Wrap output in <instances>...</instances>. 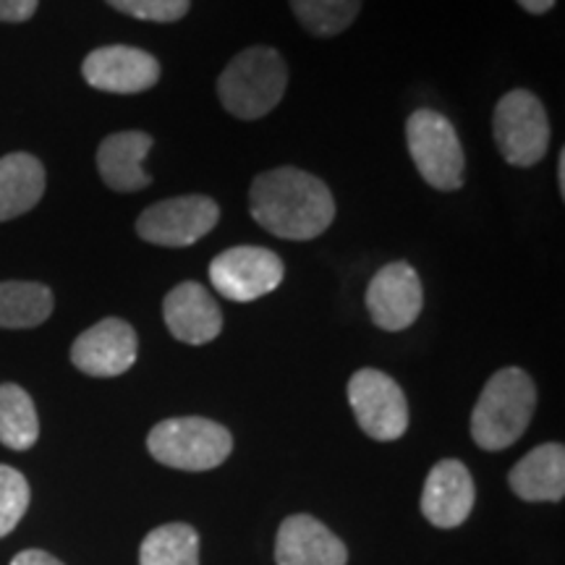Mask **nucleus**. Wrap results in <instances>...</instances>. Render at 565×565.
<instances>
[{
	"label": "nucleus",
	"mask_w": 565,
	"mask_h": 565,
	"mask_svg": "<svg viewBox=\"0 0 565 565\" xmlns=\"http://www.w3.org/2000/svg\"><path fill=\"white\" fill-rule=\"evenodd\" d=\"M252 217L267 233L286 242L322 236L335 217L330 189L299 168H275L257 175L249 192Z\"/></svg>",
	"instance_id": "f257e3e1"
},
{
	"label": "nucleus",
	"mask_w": 565,
	"mask_h": 565,
	"mask_svg": "<svg viewBox=\"0 0 565 565\" xmlns=\"http://www.w3.org/2000/svg\"><path fill=\"white\" fill-rule=\"evenodd\" d=\"M536 408V387L519 366H505L487 380L471 414V437L482 450H505L526 433Z\"/></svg>",
	"instance_id": "f03ea898"
},
{
	"label": "nucleus",
	"mask_w": 565,
	"mask_h": 565,
	"mask_svg": "<svg viewBox=\"0 0 565 565\" xmlns=\"http://www.w3.org/2000/svg\"><path fill=\"white\" fill-rule=\"evenodd\" d=\"M288 84L286 61L273 47H249L238 53L217 79L223 108L242 121H257L282 100Z\"/></svg>",
	"instance_id": "7ed1b4c3"
},
{
	"label": "nucleus",
	"mask_w": 565,
	"mask_h": 565,
	"mask_svg": "<svg viewBox=\"0 0 565 565\" xmlns=\"http://www.w3.org/2000/svg\"><path fill=\"white\" fill-rule=\"evenodd\" d=\"M147 448L162 466L181 471H210L225 463L233 450V437L223 424L202 416H175L154 424Z\"/></svg>",
	"instance_id": "20e7f679"
},
{
	"label": "nucleus",
	"mask_w": 565,
	"mask_h": 565,
	"mask_svg": "<svg viewBox=\"0 0 565 565\" xmlns=\"http://www.w3.org/2000/svg\"><path fill=\"white\" fill-rule=\"evenodd\" d=\"M406 145L416 171L437 192L463 186L466 154L454 124L437 110H416L406 121Z\"/></svg>",
	"instance_id": "39448f33"
},
{
	"label": "nucleus",
	"mask_w": 565,
	"mask_h": 565,
	"mask_svg": "<svg viewBox=\"0 0 565 565\" xmlns=\"http://www.w3.org/2000/svg\"><path fill=\"white\" fill-rule=\"evenodd\" d=\"M492 131L508 166L532 168L547 154V110L532 92L513 89L505 97H500L498 108H494Z\"/></svg>",
	"instance_id": "423d86ee"
},
{
	"label": "nucleus",
	"mask_w": 565,
	"mask_h": 565,
	"mask_svg": "<svg viewBox=\"0 0 565 565\" xmlns=\"http://www.w3.org/2000/svg\"><path fill=\"white\" fill-rule=\"evenodd\" d=\"M349 404L372 440L393 443L408 429V404L401 385L380 370H359L349 383Z\"/></svg>",
	"instance_id": "0eeeda50"
},
{
	"label": "nucleus",
	"mask_w": 565,
	"mask_h": 565,
	"mask_svg": "<svg viewBox=\"0 0 565 565\" xmlns=\"http://www.w3.org/2000/svg\"><path fill=\"white\" fill-rule=\"evenodd\" d=\"M286 278V265L278 254L263 246H233L212 259L210 280L228 301H257L273 294Z\"/></svg>",
	"instance_id": "6e6552de"
},
{
	"label": "nucleus",
	"mask_w": 565,
	"mask_h": 565,
	"mask_svg": "<svg viewBox=\"0 0 565 565\" xmlns=\"http://www.w3.org/2000/svg\"><path fill=\"white\" fill-rule=\"evenodd\" d=\"M217 221H221V207L210 196H173V200H162L141 212L137 233L150 244L181 249V246H192L207 236Z\"/></svg>",
	"instance_id": "1a4fd4ad"
},
{
	"label": "nucleus",
	"mask_w": 565,
	"mask_h": 565,
	"mask_svg": "<svg viewBox=\"0 0 565 565\" xmlns=\"http://www.w3.org/2000/svg\"><path fill=\"white\" fill-rule=\"evenodd\" d=\"M424 307L419 273L408 263H391L374 275L366 288V312L380 330L398 333L412 328Z\"/></svg>",
	"instance_id": "9d476101"
},
{
	"label": "nucleus",
	"mask_w": 565,
	"mask_h": 565,
	"mask_svg": "<svg viewBox=\"0 0 565 565\" xmlns=\"http://www.w3.org/2000/svg\"><path fill=\"white\" fill-rule=\"evenodd\" d=\"M139 341L126 320L108 317L92 324L71 345V362L89 377H118L137 362Z\"/></svg>",
	"instance_id": "9b49d317"
},
{
	"label": "nucleus",
	"mask_w": 565,
	"mask_h": 565,
	"mask_svg": "<svg viewBox=\"0 0 565 565\" xmlns=\"http://www.w3.org/2000/svg\"><path fill=\"white\" fill-rule=\"evenodd\" d=\"M89 87L110 95H137L152 89L160 79V63L154 55L129 45H108L92 51L82 66Z\"/></svg>",
	"instance_id": "f8f14e48"
},
{
	"label": "nucleus",
	"mask_w": 565,
	"mask_h": 565,
	"mask_svg": "<svg viewBox=\"0 0 565 565\" xmlns=\"http://www.w3.org/2000/svg\"><path fill=\"white\" fill-rule=\"evenodd\" d=\"M475 479L456 458H445L429 471L422 490V513L437 529H456L475 511Z\"/></svg>",
	"instance_id": "ddd939ff"
},
{
	"label": "nucleus",
	"mask_w": 565,
	"mask_h": 565,
	"mask_svg": "<svg viewBox=\"0 0 565 565\" xmlns=\"http://www.w3.org/2000/svg\"><path fill=\"white\" fill-rule=\"evenodd\" d=\"M162 317H166L168 330L175 341L189 345H204L215 341L223 330V312L217 301L212 299L207 288L200 282H181L162 303Z\"/></svg>",
	"instance_id": "4468645a"
},
{
	"label": "nucleus",
	"mask_w": 565,
	"mask_h": 565,
	"mask_svg": "<svg viewBox=\"0 0 565 565\" xmlns=\"http://www.w3.org/2000/svg\"><path fill=\"white\" fill-rule=\"evenodd\" d=\"M278 565H345L349 550L315 515H288L275 542Z\"/></svg>",
	"instance_id": "2eb2a0df"
},
{
	"label": "nucleus",
	"mask_w": 565,
	"mask_h": 565,
	"mask_svg": "<svg viewBox=\"0 0 565 565\" xmlns=\"http://www.w3.org/2000/svg\"><path fill=\"white\" fill-rule=\"evenodd\" d=\"M154 139L145 131H121L103 139L97 150V168L113 192H139L152 183L150 173L141 168Z\"/></svg>",
	"instance_id": "dca6fc26"
},
{
	"label": "nucleus",
	"mask_w": 565,
	"mask_h": 565,
	"mask_svg": "<svg viewBox=\"0 0 565 565\" xmlns=\"http://www.w3.org/2000/svg\"><path fill=\"white\" fill-rule=\"evenodd\" d=\"M508 484L529 503H557L565 494V448L547 443L526 454L508 475Z\"/></svg>",
	"instance_id": "f3484780"
},
{
	"label": "nucleus",
	"mask_w": 565,
	"mask_h": 565,
	"mask_svg": "<svg viewBox=\"0 0 565 565\" xmlns=\"http://www.w3.org/2000/svg\"><path fill=\"white\" fill-rule=\"evenodd\" d=\"M45 194V168L34 154L13 152L0 158V223L24 215Z\"/></svg>",
	"instance_id": "a211bd4d"
},
{
	"label": "nucleus",
	"mask_w": 565,
	"mask_h": 565,
	"mask_svg": "<svg viewBox=\"0 0 565 565\" xmlns=\"http://www.w3.org/2000/svg\"><path fill=\"white\" fill-rule=\"evenodd\" d=\"M53 315V294L42 282L6 280L0 282V328H38Z\"/></svg>",
	"instance_id": "6ab92c4d"
},
{
	"label": "nucleus",
	"mask_w": 565,
	"mask_h": 565,
	"mask_svg": "<svg viewBox=\"0 0 565 565\" xmlns=\"http://www.w3.org/2000/svg\"><path fill=\"white\" fill-rule=\"evenodd\" d=\"M40 437V419L24 387L0 385V443L11 450H30Z\"/></svg>",
	"instance_id": "aec40b11"
},
{
	"label": "nucleus",
	"mask_w": 565,
	"mask_h": 565,
	"mask_svg": "<svg viewBox=\"0 0 565 565\" xmlns=\"http://www.w3.org/2000/svg\"><path fill=\"white\" fill-rule=\"evenodd\" d=\"M139 565H200V534L189 524H166L145 536Z\"/></svg>",
	"instance_id": "412c9836"
},
{
	"label": "nucleus",
	"mask_w": 565,
	"mask_h": 565,
	"mask_svg": "<svg viewBox=\"0 0 565 565\" xmlns=\"http://www.w3.org/2000/svg\"><path fill=\"white\" fill-rule=\"evenodd\" d=\"M299 24L315 38H335L349 30L362 11V0H291Z\"/></svg>",
	"instance_id": "4be33fe9"
},
{
	"label": "nucleus",
	"mask_w": 565,
	"mask_h": 565,
	"mask_svg": "<svg viewBox=\"0 0 565 565\" xmlns=\"http://www.w3.org/2000/svg\"><path fill=\"white\" fill-rule=\"evenodd\" d=\"M30 482L11 466L0 463V536L11 534L30 508Z\"/></svg>",
	"instance_id": "5701e85b"
},
{
	"label": "nucleus",
	"mask_w": 565,
	"mask_h": 565,
	"mask_svg": "<svg viewBox=\"0 0 565 565\" xmlns=\"http://www.w3.org/2000/svg\"><path fill=\"white\" fill-rule=\"evenodd\" d=\"M116 11L129 13L141 21H158V24H171L189 13L192 0H108Z\"/></svg>",
	"instance_id": "b1692460"
},
{
	"label": "nucleus",
	"mask_w": 565,
	"mask_h": 565,
	"mask_svg": "<svg viewBox=\"0 0 565 565\" xmlns=\"http://www.w3.org/2000/svg\"><path fill=\"white\" fill-rule=\"evenodd\" d=\"M34 11H38V0H0V21L19 24V21L32 19Z\"/></svg>",
	"instance_id": "393cba45"
},
{
	"label": "nucleus",
	"mask_w": 565,
	"mask_h": 565,
	"mask_svg": "<svg viewBox=\"0 0 565 565\" xmlns=\"http://www.w3.org/2000/svg\"><path fill=\"white\" fill-rule=\"evenodd\" d=\"M11 565H63V563L51 553H42V550H24V553L13 557Z\"/></svg>",
	"instance_id": "a878e982"
},
{
	"label": "nucleus",
	"mask_w": 565,
	"mask_h": 565,
	"mask_svg": "<svg viewBox=\"0 0 565 565\" xmlns=\"http://www.w3.org/2000/svg\"><path fill=\"white\" fill-rule=\"evenodd\" d=\"M515 3H519L524 11L534 13V17H540V13H547L553 9L555 0H515Z\"/></svg>",
	"instance_id": "bb28decb"
},
{
	"label": "nucleus",
	"mask_w": 565,
	"mask_h": 565,
	"mask_svg": "<svg viewBox=\"0 0 565 565\" xmlns=\"http://www.w3.org/2000/svg\"><path fill=\"white\" fill-rule=\"evenodd\" d=\"M557 181H561V192H565V152H561V160H557Z\"/></svg>",
	"instance_id": "cd10ccee"
}]
</instances>
